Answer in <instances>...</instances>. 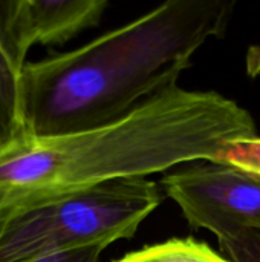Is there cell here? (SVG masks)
<instances>
[{
    "label": "cell",
    "mask_w": 260,
    "mask_h": 262,
    "mask_svg": "<svg viewBox=\"0 0 260 262\" xmlns=\"http://www.w3.org/2000/svg\"><path fill=\"white\" fill-rule=\"evenodd\" d=\"M254 135L253 117L233 100L176 84L115 121L26 138L0 155V220L98 184L146 178L182 163H218L230 143Z\"/></svg>",
    "instance_id": "1"
},
{
    "label": "cell",
    "mask_w": 260,
    "mask_h": 262,
    "mask_svg": "<svg viewBox=\"0 0 260 262\" xmlns=\"http://www.w3.org/2000/svg\"><path fill=\"white\" fill-rule=\"evenodd\" d=\"M230 0H169L72 51L26 61L20 77L28 138L115 121L176 86L193 54L222 35Z\"/></svg>",
    "instance_id": "2"
},
{
    "label": "cell",
    "mask_w": 260,
    "mask_h": 262,
    "mask_svg": "<svg viewBox=\"0 0 260 262\" xmlns=\"http://www.w3.org/2000/svg\"><path fill=\"white\" fill-rule=\"evenodd\" d=\"M162 203L159 186L127 178L70 192L0 220V262L46 256L130 239Z\"/></svg>",
    "instance_id": "3"
},
{
    "label": "cell",
    "mask_w": 260,
    "mask_h": 262,
    "mask_svg": "<svg viewBox=\"0 0 260 262\" xmlns=\"http://www.w3.org/2000/svg\"><path fill=\"white\" fill-rule=\"evenodd\" d=\"M193 229L216 235L230 262H260V180L221 163L196 161L161 178Z\"/></svg>",
    "instance_id": "4"
},
{
    "label": "cell",
    "mask_w": 260,
    "mask_h": 262,
    "mask_svg": "<svg viewBox=\"0 0 260 262\" xmlns=\"http://www.w3.org/2000/svg\"><path fill=\"white\" fill-rule=\"evenodd\" d=\"M106 0H0V35L21 64L35 45L54 46L95 28Z\"/></svg>",
    "instance_id": "5"
},
{
    "label": "cell",
    "mask_w": 260,
    "mask_h": 262,
    "mask_svg": "<svg viewBox=\"0 0 260 262\" xmlns=\"http://www.w3.org/2000/svg\"><path fill=\"white\" fill-rule=\"evenodd\" d=\"M23 66L15 60L0 35V155L28 138L20 92Z\"/></svg>",
    "instance_id": "6"
},
{
    "label": "cell",
    "mask_w": 260,
    "mask_h": 262,
    "mask_svg": "<svg viewBox=\"0 0 260 262\" xmlns=\"http://www.w3.org/2000/svg\"><path fill=\"white\" fill-rule=\"evenodd\" d=\"M113 262H230L208 244L195 238H172L146 246Z\"/></svg>",
    "instance_id": "7"
},
{
    "label": "cell",
    "mask_w": 260,
    "mask_h": 262,
    "mask_svg": "<svg viewBox=\"0 0 260 262\" xmlns=\"http://www.w3.org/2000/svg\"><path fill=\"white\" fill-rule=\"evenodd\" d=\"M218 163L260 180V137L254 135L230 143L219 155Z\"/></svg>",
    "instance_id": "8"
},
{
    "label": "cell",
    "mask_w": 260,
    "mask_h": 262,
    "mask_svg": "<svg viewBox=\"0 0 260 262\" xmlns=\"http://www.w3.org/2000/svg\"><path fill=\"white\" fill-rule=\"evenodd\" d=\"M103 250H104L103 246H92V247L77 249V250L46 256L31 262H98Z\"/></svg>",
    "instance_id": "9"
}]
</instances>
